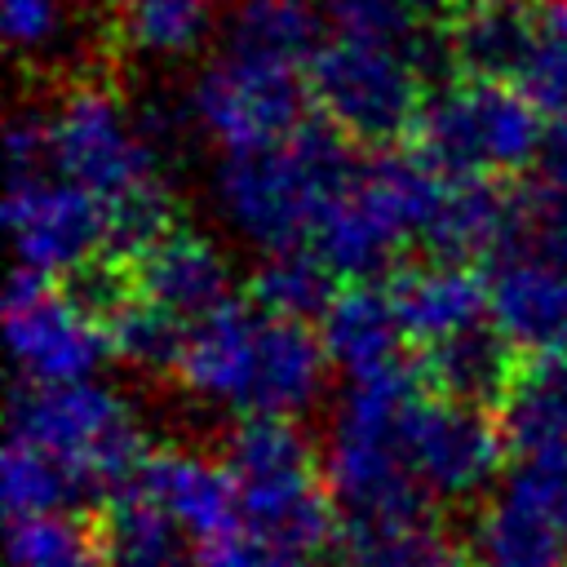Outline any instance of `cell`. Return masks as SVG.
Wrapping results in <instances>:
<instances>
[{
	"instance_id": "cell-1",
	"label": "cell",
	"mask_w": 567,
	"mask_h": 567,
	"mask_svg": "<svg viewBox=\"0 0 567 567\" xmlns=\"http://www.w3.org/2000/svg\"><path fill=\"white\" fill-rule=\"evenodd\" d=\"M354 168V142L315 115L288 137L226 151L217 168V199L230 226L261 252L306 248Z\"/></svg>"
},
{
	"instance_id": "cell-2",
	"label": "cell",
	"mask_w": 567,
	"mask_h": 567,
	"mask_svg": "<svg viewBox=\"0 0 567 567\" xmlns=\"http://www.w3.org/2000/svg\"><path fill=\"white\" fill-rule=\"evenodd\" d=\"M221 465L235 483L244 527L297 549L301 558L341 536L328 474L292 416H239L221 439Z\"/></svg>"
},
{
	"instance_id": "cell-3",
	"label": "cell",
	"mask_w": 567,
	"mask_h": 567,
	"mask_svg": "<svg viewBox=\"0 0 567 567\" xmlns=\"http://www.w3.org/2000/svg\"><path fill=\"white\" fill-rule=\"evenodd\" d=\"M545 137L540 106L505 80H443L425 93L408 146L443 177H505L536 164Z\"/></svg>"
},
{
	"instance_id": "cell-4",
	"label": "cell",
	"mask_w": 567,
	"mask_h": 567,
	"mask_svg": "<svg viewBox=\"0 0 567 567\" xmlns=\"http://www.w3.org/2000/svg\"><path fill=\"white\" fill-rule=\"evenodd\" d=\"M9 434L53 452L80 478L89 505H102L111 492L128 487L151 452L133 412L93 381H22L9 399Z\"/></svg>"
},
{
	"instance_id": "cell-5",
	"label": "cell",
	"mask_w": 567,
	"mask_h": 567,
	"mask_svg": "<svg viewBox=\"0 0 567 567\" xmlns=\"http://www.w3.org/2000/svg\"><path fill=\"white\" fill-rule=\"evenodd\" d=\"M421 40V35H416ZM315 115L341 128L354 146H394L408 137L430 84L412 58V44H385L328 31L306 66Z\"/></svg>"
},
{
	"instance_id": "cell-6",
	"label": "cell",
	"mask_w": 567,
	"mask_h": 567,
	"mask_svg": "<svg viewBox=\"0 0 567 567\" xmlns=\"http://www.w3.org/2000/svg\"><path fill=\"white\" fill-rule=\"evenodd\" d=\"M53 168L102 204L159 177L155 137L133 124L111 84H75L53 106Z\"/></svg>"
},
{
	"instance_id": "cell-7",
	"label": "cell",
	"mask_w": 567,
	"mask_h": 567,
	"mask_svg": "<svg viewBox=\"0 0 567 567\" xmlns=\"http://www.w3.org/2000/svg\"><path fill=\"white\" fill-rule=\"evenodd\" d=\"M310 84L306 71L257 66L239 58H217L199 71L190 89V120L221 146L244 151L275 137H288L310 120Z\"/></svg>"
},
{
	"instance_id": "cell-8",
	"label": "cell",
	"mask_w": 567,
	"mask_h": 567,
	"mask_svg": "<svg viewBox=\"0 0 567 567\" xmlns=\"http://www.w3.org/2000/svg\"><path fill=\"white\" fill-rule=\"evenodd\" d=\"M4 337L22 368V381L58 385L89 381V372L111 354L106 332L84 319L53 275L18 270L4 292Z\"/></svg>"
},
{
	"instance_id": "cell-9",
	"label": "cell",
	"mask_w": 567,
	"mask_h": 567,
	"mask_svg": "<svg viewBox=\"0 0 567 567\" xmlns=\"http://www.w3.org/2000/svg\"><path fill=\"white\" fill-rule=\"evenodd\" d=\"M4 221L18 261L40 275H66L106 252V204L62 173L18 177L4 195Z\"/></svg>"
},
{
	"instance_id": "cell-10",
	"label": "cell",
	"mask_w": 567,
	"mask_h": 567,
	"mask_svg": "<svg viewBox=\"0 0 567 567\" xmlns=\"http://www.w3.org/2000/svg\"><path fill=\"white\" fill-rule=\"evenodd\" d=\"M403 447L430 496H447V501L483 492L509 456L496 412L452 403L430 390L421 394V403L403 425Z\"/></svg>"
},
{
	"instance_id": "cell-11",
	"label": "cell",
	"mask_w": 567,
	"mask_h": 567,
	"mask_svg": "<svg viewBox=\"0 0 567 567\" xmlns=\"http://www.w3.org/2000/svg\"><path fill=\"white\" fill-rule=\"evenodd\" d=\"M381 284L412 346H430L492 319L487 275L470 261H447L425 252V261H399Z\"/></svg>"
},
{
	"instance_id": "cell-12",
	"label": "cell",
	"mask_w": 567,
	"mask_h": 567,
	"mask_svg": "<svg viewBox=\"0 0 567 567\" xmlns=\"http://www.w3.org/2000/svg\"><path fill=\"white\" fill-rule=\"evenodd\" d=\"M439 27H443L456 75L518 84L545 31V4L540 0H452Z\"/></svg>"
},
{
	"instance_id": "cell-13",
	"label": "cell",
	"mask_w": 567,
	"mask_h": 567,
	"mask_svg": "<svg viewBox=\"0 0 567 567\" xmlns=\"http://www.w3.org/2000/svg\"><path fill=\"white\" fill-rule=\"evenodd\" d=\"M518 239V182L447 177L430 213L421 248L447 261H496Z\"/></svg>"
},
{
	"instance_id": "cell-14",
	"label": "cell",
	"mask_w": 567,
	"mask_h": 567,
	"mask_svg": "<svg viewBox=\"0 0 567 567\" xmlns=\"http://www.w3.org/2000/svg\"><path fill=\"white\" fill-rule=\"evenodd\" d=\"M492 323L523 354H567V270L536 252L487 261Z\"/></svg>"
},
{
	"instance_id": "cell-15",
	"label": "cell",
	"mask_w": 567,
	"mask_h": 567,
	"mask_svg": "<svg viewBox=\"0 0 567 567\" xmlns=\"http://www.w3.org/2000/svg\"><path fill=\"white\" fill-rule=\"evenodd\" d=\"M412 354H416V368H421V381L430 394L470 403V408H487V412H501V403L527 359L492 319L461 328L443 341L416 346Z\"/></svg>"
},
{
	"instance_id": "cell-16",
	"label": "cell",
	"mask_w": 567,
	"mask_h": 567,
	"mask_svg": "<svg viewBox=\"0 0 567 567\" xmlns=\"http://www.w3.org/2000/svg\"><path fill=\"white\" fill-rule=\"evenodd\" d=\"M137 288L151 306L177 315L182 323H199L230 306V266L226 257L195 230L177 226L155 248H146L137 261Z\"/></svg>"
},
{
	"instance_id": "cell-17",
	"label": "cell",
	"mask_w": 567,
	"mask_h": 567,
	"mask_svg": "<svg viewBox=\"0 0 567 567\" xmlns=\"http://www.w3.org/2000/svg\"><path fill=\"white\" fill-rule=\"evenodd\" d=\"M128 487L151 496L159 509H168L195 540L239 527V501H235V483L226 465L204 461L195 452L151 447Z\"/></svg>"
},
{
	"instance_id": "cell-18",
	"label": "cell",
	"mask_w": 567,
	"mask_h": 567,
	"mask_svg": "<svg viewBox=\"0 0 567 567\" xmlns=\"http://www.w3.org/2000/svg\"><path fill=\"white\" fill-rule=\"evenodd\" d=\"M261 306L230 301L217 315L190 323V341L177 368V381L213 403H230L244 412L252 368H257V341H261Z\"/></svg>"
},
{
	"instance_id": "cell-19",
	"label": "cell",
	"mask_w": 567,
	"mask_h": 567,
	"mask_svg": "<svg viewBox=\"0 0 567 567\" xmlns=\"http://www.w3.org/2000/svg\"><path fill=\"white\" fill-rule=\"evenodd\" d=\"M328 363L332 359H328L315 323L266 315L261 341H257L252 385L244 399V416H297V412H306L323 385Z\"/></svg>"
},
{
	"instance_id": "cell-20",
	"label": "cell",
	"mask_w": 567,
	"mask_h": 567,
	"mask_svg": "<svg viewBox=\"0 0 567 567\" xmlns=\"http://www.w3.org/2000/svg\"><path fill=\"white\" fill-rule=\"evenodd\" d=\"M328 40V13L315 0H235L221 53L257 66L306 71L319 44Z\"/></svg>"
},
{
	"instance_id": "cell-21",
	"label": "cell",
	"mask_w": 567,
	"mask_h": 567,
	"mask_svg": "<svg viewBox=\"0 0 567 567\" xmlns=\"http://www.w3.org/2000/svg\"><path fill=\"white\" fill-rule=\"evenodd\" d=\"M319 337H323L328 359L350 377L377 372L408 354L403 350L408 332L394 315V301H390L385 284H372V279L341 284L337 301L328 306V315L319 323Z\"/></svg>"
},
{
	"instance_id": "cell-22",
	"label": "cell",
	"mask_w": 567,
	"mask_h": 567,
	"mask_svg": "<svg viewBox=\"0 0 567 567\" xmlns=\"http://www.w3.org/2000/svg\"><path fill=\"white\" fill-rule=\"evenodd\" d=\"M465 549L474 567H567L563 523L518 487H505L501 501L478 509Z\"/></svg>"
},
{
	"instance_id": "cell-23",
	"label": "cell",
	"mask_w": 567,
	"mask_h": 567,
	"mask_svg": "<svg viewBox=\"0 0 567 567\" xmlns=\"http://www.w3.org/2000/svg\"><path fill=\"white\" fill-rule=\"evenodd\" d=\"M501 430L509 456L527 461L567 443V354H527L505 403Z\"/></svg>"
},
{
	"instance_id": "cell-24",
	"label": "cell",
	"mask_w": 567,
	"mask_h": 567,
	"mask_svg": "<svg viewBox=\"0 0 567 567\" xmlns=\"http://www.w3.org/2000/svg\"><path fill=\"white\" fill-rule=\"evenodd\" d=\"M89 514L97 523L111 567H190V558H186L190 532L168 509H159L151 496L120 487Z\"/></svg>"
},
{
	"instance_id": "cell-25",
	"label": "cell",
	"mask_w": 567,
	"mask_h": 567,
	"mask_svg": "<svg viewBox=\"0 0 567 567\" xmlns=\"http://www.w3.org/2000/svg\"><path fill=\"white\" fill-rule=\"evenodd\" d=\"M341 275L306 244V248H284V252H266V261L257 266L252 284H248V301L261 306L266 315L279 319H301V323H323L328 306L341 292Z\"/></svg>"
},
{
	"instance_id": "cell-26",
	"label": "cell",
	"mask_w": 567,
	"mask_h": 567,
	"mask_svg": "<svg viewBox=\"0 0 567 567\" xmlns=\"http://www.w3.org/2000/svg\"><path fill=\"white\" fill-rule=\"evenodd\" d=\"M337 545L346 567H474L470 549L452 540L434 518L390 527H341Z\"/></svg>"
},
{
	"instance_id": "cell-27",
	"label": "cell",
	"mask_w": 567,
	"mask_h": 567,
	"mask_svg": "<svg viewBox=\"0 0 567 567\" xmlns=\"http://www.w3.org/2000/svg\"><path fill=\"white\" fill-rule=\"evenodd\" d=\"M0 492H4L9 518H31V514H58L66 505H89V492L80 487V478L53 452H44V447H35L31 439H18V434H9V447H4Z\"/></svg>"
},
{
	"instance_id": "cell-28",
	"label": "cell",
	"mask_w": 567,
	"mask_h": 567,
	"mask_svg": "<svg viewBox=\"0 0 567 567\" xmlns=\"http://www.w3.org/2000/svg\"><path fill=\"white\" fill-rule=\"evenodd\" d=\"M13 567H111L93 514H31L9 518Z\"/></svg>"
},
{
	"instance_id": "cell-29",
	"label": "cell",
	"mask_w": 567,
	"mask_h": 567,
	"mask_svg": "<svg viewBox=\"0 0 567 567\" xmlns=\"http://www.w3.org/2000/svg\"><path fill=\"white\" fill-rule=\"evenodd\" d=\"M106 341H111V354L124 359L128 368L151 372V377H177L186 341H190V323H182L177 315L137 297L124 315L111 319Z\"/></svg>"
},
{
	"instance_id": "cell-30",
	"label": "cell",
	"mask_w": 567,
	"mask_h": 567,
	"mask_svg": "<svg viewBox=\"0 0 567 567\" xmlns=\"http://www.w3.org/2000/svg\"><path fill=\"white\" fill-rule=\"evenodd\" d=\"M115 27L133 49L186 53L204 40L213 0H111Z\"/></svg>"
},
{
	"instance_id": "cell-31",
	"label": "cell",
	"mask_w": 567,
	"mask_h": 567,
	"mask_svg": "<svg viewBox=\"0 0 567 567\" xmlns=\"http://www.w3.org/2000/svg\"><path fill=\"white\" fill-rule=\"evenodd\" d=\"M190 567H306V558L239 523L221 536L199 540V549L190 554Z\"/></svg>"
},
{
	"instance_id": "cell-32",
	"label": "cell",
	"mask_w": 567,
	"mask_h": 567,
	"mask_svg": "<svg viewBox=\"0 0 567 567\" xmlns=\"http://www.w3.org/2000/svg\"><path fill=\"white\" fill-rule=\"evenodd\" d=\"M518 89L540 106V115H567V31L545 22L523 75H518Z\"/></svg>"
},
{
	"instance_id": "cell-33",
	"label": "cell",
	"mask_w": 567,
	"mask_h": 567,
	"mask_svg": "<svg viewBox=\"0 0 567 567\" xmlns=\"http://www.w3.org/2000/svg\"><path fill=\"white\" fill-rule=\"evenodd\" d=\"M62 27V0H4V35L13 49H40Z\"/></svg>"
},
{
	"instance_id": "cell-34",
	"label": "cell",
	"mask_w": 567,
	"mask_h": 567,
	"mask_svg": "<svg viewBox=\"0 0 567 567\" xmlns=\"http://www.w3.org/2000/svg\"><path fill=\"white\" fill-rule=\"evenodd\" d=\"M536 182L567 195V115H549L545 120V137L536 151Z\"/></svg>"
},
{
	"instance_id": "cell-35",
	"label": "cell",
	"mask_w": 567,
	"mask_h": 567,
	"mask_svg": "<svg viewBox=\"0 0 567 567\" xmlns=\"http://www.w3.org/2000/svg\"><path fill=\"white\" fill-rule=\"evenodd\" d=\"M408 4H416V9H421L430 22H443V13L452 9V0H408Z\"/></svg>"
},
{
	"instance_id": "cell-36",
	"label": "cell",
	"mask_w": 567,
	"mask_h": 567,
	"mask_svg": "<svg viewBox=\"0 0 567 567\" xmlns=\"http://www.w3.org/2000/svg\"><path fill=\"white\" fill-rule=\"evenodd\" d=\"M540 4H545V22L567 31V0H540Z\"/></svg>"
}]
</instances>
